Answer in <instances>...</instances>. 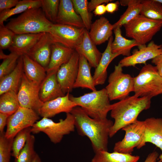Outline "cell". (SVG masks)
Listing matches in <instances>:
<instances>
[{
	"mask_svg": "<svg viewBox=\"0 0 162 162\" xmlns=\"http://www.w3.org/2000/svg\"><path fill=\"white\" fill-rule=\"evenodd\" d=\"M70 113L74 118L75 127L78 134L88 138L94 152L108 151L110 132L114 122L107 118H92L79 106L74 108Z\"/></svg>",
	"mask_w": 162,
	"mask_h": 162,
	"instance_id": "obj_1",
	"label": "cell"
},
{
	"mask_svg": "<svg viewBox=\"0 0 162 162\" xmlns=\"http://www.w3.org/2000/svg\"><path fill=\"white\" fill-rule=\"evenodd\" d=\"M151 103L149 98L134 94L111 104L110 116L114 122L110 129L109 137H112L119 130L136 121L141 112L150 108Z\"/></svg>",
	"mask_w": 162,
	"mask_h": 162,
	"instance_id": "obj_2",
	"label": "cell"
},
{
	"mask_svg": "<svg viewBox=\"0 0 162 162\" xmlns=\"http://www.w3.org/2000/svg\"><path fill=\"white\" fill-rule=\"evenodd\" d=\"M53 23L46 17L41 8L29 9L5 26L15 34L48 32Z\"/></svg>",
	"mask_w": 162,
	"mask_h": 162,
	"instance_id": "obj_3",
	"label": "cell"
},
{
	"mask_svg": "<svg viewBox=\"0 0 162 162\" xmlns=\"http://www.w3.org/2000/svg\"><path fill=\"white\" fill-rule=\"evenodd\" d=\"M69 98L90 117L96 119L107 118L111 104L105 88L85 94L79 97L69 95Z\"/></svg>",
	"mask_w": 162,
	"mask_h": 162,
	"instance_id": "obj_4",
	"label": "cell"
},
{
	"mask_svg": "<svg viewBox=\"0 0 162 162\" xmlns=\"http://www.w3.org/2000/svg\"><path fill=\"white\" fill-rule=\"evenodd\" d=\"M134 78V95L140 97H153L162 94V77L155 66L146 64Z\"/></svg>",
	"mask_w": 162,
	"mask_h": 162,
	"instance_id": "obj_5",
	"label": "cell"
},
{
	"mask_svg": "<svg viewBox=\"0 0 162 162\" xmlns=\"http://www.w3.org/2000/svg\"><path fill=\"white\" fill-rule=\"evenodd\" d=\"M123 26L126 36L135 40L140 46L150 41L160 30L162 21L152 20L140 14Z\"/></svg>",
	"mask_w": 162,
	"mask_h": 162,
	"instance_id": "obj_6",
	"label": "cell"
},
{
	"mask_svg": "<svg viewBox=\"0 0 162 162\" xmlns=\"http://www.w3.org/2000/svg\"><path fill=\"white\" fill-rule=\"evenodd\" d=\"M75 119L70 113H66L65 118L56 122L49 118L44 117L37 121L32 127V133L37 134L42 132L46 134L54 144L59 143L64 136L75 130Z\"/></svg>",
	"mask_w": 162,
	"mask_h": 162,
	"instance_id": "obj_7",
	"label": "cell"
},
{
	"mask_svg": "<svg viewBox=\"0 0 162 162\" xmlns=\"http://www.w3.org/2000/svg\"><path fill=\"white\" fill-rule=\"evenodd\" d=\"M108 82L105 88L110 100H122L134 91V78L123 72L122 67L119 63L115 65Z\"/></svg>",
	"mask_w": 162,
	"mask_h": 162,
	"instance_id": "obj_8",
	"label": "cell"
},
{
	"mask_svg": "<svg viewBox=\"0 0 162 162\" xmlns=\"http://www.w3.org/2000/svg\"><path fill=\"white\" fill-rule=\"evenodd\" d=\"M145 129V121L138 120L123 128L122 130L125 132L124 136L115 143L114 151L132 154L135 148L140 149Z\"/></svg>",
	"mask_w": 162,
	"mask_h": 162,
	"instance_id": "obj_9",
	"label": "cell"
},
{
	"mask_svg": "<svg viewBox=\"0 0 162 162\" xmlns=\"http://www.w3.org/2000/svg\"><path fill=\"white\" fill-rule=\"evenodd\" d=\"M85 28L53 24L48 32L53 43H58L75 50L81 42Z\"/></svg>",
	"mask_w": 162,
	"mask_h": 162,
	"instance_id": "obj_10",
	"label": "cell"
},
{
	"mask_svg": "<svg viewBox=\"0 0 162 162\" xmlns=\"http://www.w3.org/2000/svg\"><path fill=\"white\" fill-rule=\"evenodd\" d=\"M39 116L33 110L20 107L8 117L5 136L8 138H14L20 131L32 127L39 119Z\"/></svg>",
	"mask_w": 162,
	"mask_h": 162,
	"instance_id": "obj_11",
	"label": "cell"
},
{
	"mask_svg": "<svg viewBox=\"0 0 162 162\" xmlns=\"http://www.w3.org/2000/svg\"><path fill=\"white\" fill-rule=\"evenodd\" d=\"M40 84L29 80L23 72L17 93L20 107L32 109L38 113L44 103L40 98Z\"/></svg>",
	"mask_w": 162,
	"mask_h": 162,
	"instance_id": "obj_12",
	"label": "cell"
},
{
	"mask_svg": "<svg viewBox=\"0 0 162 162\" xmlns=\"http://www.w3.org/2000/svg\"><path fill=\"white\" fill-rule=\"evenodd\" d=\"M79 55L75 51L67 63L62 65L56 73L57 81L65 94L72 91L76 81L79 65Z\"/></svg>",
	"mask_w": 162,
	"mask_h": 162,
	"instance_id": "obj_13",
	"label": "cell"
},
{
	"mask_svg": "<svg viewBox=\"0 0 162 162\" xmlns=\"http://www.w3.org/2000/svg\"><path fill=\"white\" fill-rule=\"evenodd\" d=\"M139 50L133 52L132 54L125 57L119 63L123 68L134 66L138 64H144L148 60L152 59L162 53V45L155 44L153 41H151L146 46L138 47Z\"/></svg>",
	"mask_w": 162,
	"mask_h": 162,
	"instance_id": "obj_14",
	"label": "cell"
},
{
	"mask_svg": "<svg viewBox=\"0 0 162 162\" xmlns=\"http://www.w3.org/2000/svg\"><path fill=\"white\" fill-rule=\"evenodd\" d=\"M69 93L44 103L39 110L38 114L43 118H50L61 112L70 113L76 104L69 98Z\"/></svg>",
	"mask_w": 162,
	"mask_h": 162,
	"instance_id": "obj_15",
	"label": "cell"
},
{
	"mask_svg": "<svg viewBox=\"0 0 162 162\" xmlns=\"http://www.w3.org/2000/svg\"><path fill=\"white\" fill-rule=\"evenodd\" d=\"M53 44L48 32H44L26 54L46 69L50 60Z\"/></svg>",
	"mask_w": 162,
	"mask_h": 162,
	"instance_id": "obj_16",
	"label": "cell"
},
{
	"mask_svg": "<svg viewBox=\"0 0 162 162\" xmlns=\"http://www.w3.org/2000/svg\"><path fill=\"white\" fill-rule=\"evenodd\" d=\"M144 121L146 129L140 149L144 146L146 143L149 142L155 145L162 151V117H150ZM159 158L161 162L162 154Z\"/></svg>",
	"mask_w": 162,
	"mask_h": 162,
	"instance_id": "obj_17",
	"label": "cell"
},
{
	"mask_svg": "<svg viewBox=\"0 0 162 162\" xmlns=\"http://www.w3.org/2000/svg\"><path fill=\"white\" fill-rule=\"evenodd\" d=\"M56 23L85 28L81 17L76 12L70 0H60Z\"/></svg>",
	"mask_w": 162,
	"mask_h": 162,
	"instance_id": "obj_18",
	"label": "cell"
},
{
	"mask_svg": "<svg viewBox=\"0 0 162 162\" xmlns=\"http://www.w3.org/2000/svg\"><path fill=\"white\" fill-rule=\"evenodd\" d=\"M57 71L47 72L46 77L40 85L39 97L43 103L65 95L57 81Z\"/></svg>",
	"mask_w": 162,
	"mask_h": 162,
	"instance_id": "obj_19",
	"label": "cell"
},
{
	"mask_svg": "<svg viewBox=\"0 0 162 162\" xmlns=\"http://www.w3.org/2000/svg\"><path fill=\"white\" fill-rule=\"evenodd\" d=\"M113 30L112 25L107 18L101 16L92 24L89 34L93 42L99 45L108 41Z\"/></svg>",
	"mask_w": 162,
	"mask_h": 162,
	"instance_id": "obj_20",
	"label": "cell"
},
{
	"mask_svg": "<svg viewBox=\"0 0 162 162\" xmlns=\"http://www.w3.org/2000/svg\"><path fill=\"white\" fill-rule=\"evenodd\" d=\"M113 38L112 36L108 40L107 46L102 53L100 62L95 68L93 76L95 86L104 84L107 77V69L110 62L115 58L119 55L118 54L113 53L111 50V45Z\"/></svg>",
	"mask_w": 162,
	"mask_h": 162,
	"instance_id": "obj_21",
	"label": "cell"
},
{
	"mask_svg": "<svg viewBox=\"0 0 162 162\" xmlns=\"http://www.w3.org/2000/svg\"><path fill=\"white\" fill-rule=\"evenodd\" d=\"M75 50L79 54L83 56L90 66L95 68L98 64L102 55L92 40L88 31L86 29L81 42Z\"/></svg>",
	"mask_w": 162,
	"mask_h": 162,
	"instance_id": "obj_22",
	"label": "cell"
},
{
	"mask_svg": "<svg viewBox=\"0 0 162 162\" xmlns=\"http://www.w3.org/2000/svg\"><path fill=\"white\" fill-rule=\"evenodd\" d=\"M44 33L15 34L8 49L20 56L27 54Z\"/></svg>",
	"mask_w": 162,
	"mask_h": 162,
	"instance_id": "obj_23",
	"label": "cell"
},
{
	"mask_svg": "<svg viewBox=\"0 0 162 162\" xmlns=\"http://www.w3.org/2000/svg\"><path fill=\"white\" fill-rule=\"evenodd\" d=\"M75 50L59 43H53L50 61L46 69V73L58 71L62 65L69 61Z\"/></svg>",
	"mask_w": 162,
	"mask_h": 162,
	"instance_id": "obj_24",
	"label": "cell"
},
{
	"mask_svg": "<svg viewBox=\"0 0 162 162\" xmlns=\"http://www.w3.org/2000/svg\"><path fill=\"white\" fill-rule=\"evenodd\" d=\"M23 72V59L21 56L14 70L0 79V95L10 91L17 92Z\"/></svg>",
	"mask_w": 162,
	"mask_h": 162,
	"instance_id": "obj_25",
	"label": "cell"
},
{
	"mask_svg": "<svg viewBox=\"0 0 162 162\" xmlns=\"http://www.w3.org/2000/svg\"><path fill=\"white\" fill-rule=\"evenodd\" d=\"M79 55L78 70L74 88L81 87L89 89L92 91H96L93 77L91 72L92 67L83 56Z\"/></svg>",
	"mask_w": 162,
	"mask_h": 162,
	"instance_id": "obj_26",
	"label": "cell"
},
{
	"mask_svg": "<svg viewBox=\"0 0 162 162\" xmlns=\"http://www.w3.org/2000/svg\"><path fill=\"white\" fill-rule=\"evenodd\" d=\"M24 73L31 81L40 85L47 74L46 69L27 55L22 56Z\"/></svg>",
	"mask_w": 162,
	"mask_h": 162,
	"instance_id": "obj_27",
	"label": "cell"
},
{
	"mask_svg": "<svg viewBox=\"0 0 162 162\" xmlns=\"http://www.w3.org/2000/svg\"><path fill=\"white\" fill-rule=\"evenodd\" d=\"M113 30L115 39L111 45V51L113 53L129 56L131 55L130 50L133 47L140 46L135 40L128 39L124 37L120 27H117Z\"/></svg>",
	"mask_w": 162,
	"mask_h": 162,
	"instance_id": "obj_28",
	"label": "cell"
},
{
	"mask_svg": "<svg viewBox=\"0 0 162 162\" xmlns=\"http://www.w3.org/2000/svg\"><path fill=\"white\" fill-rule=\"evenodd\" d=\"M91 162H138L140 159L138 155H134L116 152H109L108 151L97 152Z\"/></svg>",
	"mask_w": 162,
	"mask_h": 162,
	"instance_id": "obj_29",
	"label": "cell"
},
{
	"mask_svg": "<svg viewBox=\"0 0 162 162\" xmlns=\"http://www.w3.org/2000/svg\"><path fill=\"white\" fill-rule=\"evenodd\" d=\"M41 0H19L16 5L12 8L4 10L0 13V25L13 15L23 13L27 10L34 8H41Z\"/></svg>",
	"mask_w": 162,
	"mask_h": 162,
	"instance_id": "obj_30",
	"label": "cell"
},
{
	"mask_svg": "<svg viewBox=\"0 0 162 162\" xmlns=\"http://www.w3.org/2000/svg\"><path fill=\"white\" fill-rule=\"evenodd\" d=\"M17 93L15 91H10L0 95V113L10 116L18 110L20 106Z\"/></svg>",
	"mask_w": 162,
	"mask_h": 162,
	"instance_id": "obj_31",
	"label": "cell"
},
{
	"mask_svg": "<svg viewBox=\"0 0 162 162\" xmlns=\"http://www.w3.org/2000/svg\"><path fill=\"white\" fill-rule=\"evenodd\" d=\"M141 0H130L128 8L119 20L112 25L113 29L120 28L140 14L142 9Z\"/></svg>",
	"mask_w": 162,
	"mask_h": 162,
	"instance_id": "obj_32",
	"label": "cell"
},
{
	"mask_svg": "<svg viewBox=\"0 0 162 162\" xmlns=\"http://www.w3.org/2000/svg\"><path fill=\"white\" fill-rule=\"evenodd\" d=\"M140 14L148 18L162 21V4L156 0H142Z\"/></svg>",
	"mask_w": 162,
	"mask_h": 162,
	"instance_id": "obj_33",
	"label": "cell"
},
{
	"mask_svg": "<svg viewBox=\"0 0 162 162\" xmlns=\"http://www.w3.org/2000/svg\"><path fill=\"white\" fill-rule=\"evenodd\" d=\"M20 56L11 52L6 55L0 50V58L3 61L0 65V79L12 72L16 68Z\"/></svg>",
	"mask_w": 162,
	"mask_h": 162,
	"instance_id": "obj_34",
	"label": "cell"
},
{
	"mask_svg": "<svg viewBox=\"0 0 162 162\" xmlns=\"http://www.w3.org/2000/svg\"><path fill=\"white\" fill-rule=\"evenodd\" d=\"M32 133V127H29L19 131L14 137L12 145L11 156L15 158L24 146Z\"/></svg>",
	"mask_w": 162,
	"mask_h": 162,
	"instance_id": "obj_35",
	"label": "cell"
},
{
	"mask_svg": "<svg viewBox=\"0 0 162 162\" xmlns=\"http://www.w3.org/2000/svg\"><path fill=\"white\" fill-rule=\"evenodd\" d=\"M35 138L31 134L14 162H32L37 153L34 149Z\"/></svg>",
	"mask_w": 162,
	"mask_h": 162,
	"instance_id": "obj_36",
	"label": "cell"
},
{
	"mask_svg": "<svg viewBox=\"0 0 162 162\" xmlns=\"http://www.w3.org/2000/svg\"><path fill=\"white\" fill-rule=\"evenodd\" d=\"M74 8L80 16L86 29L89 31L92 23V14L88 10L87 0H72Z\"/></svg>",
	"mask_w": 162,
	"mask_h": 162,
	"instance_id": "obj_37",
	"label": "cell"
},
{
	"mask_svg": "<svg viewBox=\"0 0 162 162\" xmlns=\"http://www.w3.org/2000/svg\"><path fill=\"white\" fill-rule=\"evenodd\" d=\"M41 8L46 18L53 24L56 23L60 0H41Z\"/></svg>",
	"mask_w": 162,
	"mask_h": 162,
	"instance_id": "obj_38",
	"label": "cell"
},
{
	"mask_svg": "<svg viewBox=\"0 0 162 162\" xmlns=\"http://www.w3.org/2000/svg\"><path fill=\"white\" fill-rule=\"evenodd\" d=\"M5 134H0V162H10L14 138H7Z\"/></svg>",
	"mask_w": 162,
	"mask_h": 162,
	"instance_id": "obj_39",
	"label": "cell"
},
{
	"mask_svg": "<svg viewBox=\"0 0 162 162\" xmlns=\"http://www.w3.org/2000/svg\"><path fill=\"white\" fill-rule=\"evenodd\" d=\"M15 33L4 24L0 25V49H9L12 45Z\"/></svg>",
	"mask_w": 162,
	"mask_h": 162,
	"instance_id": "obj_40",
	"label": "cell"
},
{
	"mask_svg": "<svg viewBox=\"0 0 162 162\" xmlns=\"http://www.w3.org/2000/svg\"><path fill=\"white\" fill-rule=\"evenodd\" d=\"M19 1L18 0H0V12L15 7Z\"/></svg>",
	"mask_w": 162,
	"mask_h": 162,
	"instance_id": "obj_41",
	"label": "cell"
},
{
	"mask_svg": "<svg viewBox=\"0 0 162 162\" xmlns=\"http://www.w3.org/2000/svg\"><path fill=\"white\" fill-rule=\"evenodd\" d=\"M113 0H91L88 2V11L91 12L94 10L98 6L103 4L108 3Z\"/></svg>",
	"mask_w": 162,
	"mask_h": 162,
	"instance_id": "obj_42",
	"label": "cell"
},
{
	"mask_svg": "<svg viewBox=\"0 0 162 162\" xmlns=\"http://www.w3.org/2000/svg\"><path fill=\"white\" fill-rule=\"evenodd\" d=\"M152 62L155 65L159 74L162 77V53L153 58Z\"/></svg>",
	"mask_w": 162,
	"mask_h": 162,
	"instance_id": "obj_43",
	"label": "cell"
},
{
	"mask_svg": "<svg viewBox=\"0 0 162 162\" xmlns=\"http://www.w3.org/2000/svg\"><path fill=\"white\" fill-rule=\"evenodd\" d=\"M9 116L6 114L0 113V134L4 133V128L7 125Z\"/></svg>",
	"mask_w": 162,
	"mask_h": 162,
	"instance_id": "obj_44",
	"label": "cell"
},
{
	"mask_svg": "<svg viewBox=\"0 0 162 162\" xmlns=\"http://www.w3.org/2000/svg\"><path fill=\"white\" fill-rule=\"evenodd\" d=\"M119 4L118 1L107 3L106 5V11L111 14L114 13L117 10Z\"/></svg>",
	"mask_w": 162,
	"mask_h": 162,
	"instance_id": "obj_45",
	"label": "cell"
},
{
	"mask_svg": "<svg viewBox=\"0 0 162 162\" xmlns=\"http://www.w3.org/2000/svg\"><path fill=\"white\" fill-rule=\"evenodd\" d=\"M159 156V153L154 151L148 154L144 162H157Z\"/></svg>",
	"mask_w": 162,
	"mask_h": 162,
	"instance_id": "obj_46",
	"label": "cell"
},
{
	"mask_svg": "<svg viewBox=\"0 0 162 162\" xmlns=\"http://www.w3.org/2000/svg\"><path fill=\"white\" fill-rule=\"evenodd\" d=\"M105 4H101L96 7L94 10L93 12L95 15H102L106 11Z\"/></svg>",
	"mask_w": 162,
	"mask_h": 162,
	"instance_id": "obj_47",
	"label": "cell"
},
{
	"mask_svg": "<svg viewBox=\"0 0 162 162\" xmlns=\"http://www.w3.org/2000/svg\"><path fill=\"white\" fill-rule=\"evenodd\" d=\"M130 0H120L119 3L121 5L123 6H128Z\"/></svg>",
	"mask_w": 162,
	"mask_h": 162,
	"instance_id": "obj_48",
	"label": "cell"
},
{
	"mask_svg": "<svg viewBox=\"0 0 162 162\" xmlns=\"http://www.w3.org/2000/svg\"><path fill=\"white\" fill-rule=\"evenodd\" d=\"M32 162H42L41 159L37 153Z\"/></svg>",
	"mask_w": 162,
	"mask_h": 162,
	"instance_id": "obj_49",
	"label": "cell"
},
{
	"mask_svg": "<svg viewBox=\"0 0 162 162\" xmlns=\"http://www.w3.org/2000/svg\"><path fill=\"white\" fill-rule=\"evenodd\" d=\"M158 2L161 3L162 4V0H156Z\"/></svg>",
	"mask_w": 162,
	"mask_h": 162,
	"instance_id": "obj_50",
	"label": "cell"
},
{
	"mask_svg": "<svg viewBox=\"0 0 162 162\" xmlns=\"http://www.w3.org/2000/svg\"></svg>",
	"mask_w": 162,
	"mask_h": 162,
	"instance_id": "obj_51",
	"label": "cell"
},
{
	"mask_svg": "<svg viewBox=\"0 0 162 162\" xmlns=\"http://www.w3.org/2000/svg\"></svg>",
	"mask_w": 162,
	"mask_h": 162,
	"instance_id": "obj_52",
	"label": "cell"
}]
</instances>
